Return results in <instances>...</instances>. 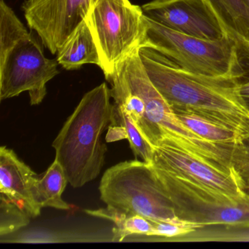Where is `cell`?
<instances>
[{
  "instance_id": "1",
  "label": "cell",
  "mask_w": 249,
  "mask_h": 249,
  "mask_svg": "<svg viewBox=\"0 0 249 249\" xmlns=\"http://www.w3.org/2000/svg\"><path fill=\"white\" fill-rule=\"evenodd\" d=\"M140 56L156 88L173 109L207 118L249 135V110L241 95V75L209 76L189 72L158 52L140 47Z\"/></svg>"
},
{
  "instance_id": "2",
  "label": "cell",
  "mask_w": 249,
  "mask_h": 249,
  "mask_svg": "<svg viewBox=\"0 0 249 249\" xmlns=\"http://www.w3.org/2000/svg\"><path fill=\"white\" fill-rule=\"evenodd\" d=\"M111 98L106 83L85 94L52 143L72 187H82L101 173L107 152L102 135L111 124Z\"/></svg>"
},
{
  "instance_id": "3",
  "label": "cell",
  "mask_w": 249,
  "mask_h": 249,
  "mask_svg": "<svg viewBox=\"0 0 249 249\" xmlns=\"http://www.w3.org/2000/svg\"><path fill=\"white\" fill-rule=\"evenodd\" d=\"M58 65L45 56L12 8L0 0V100L27 91L31 106L40 104L48 83L59 73Z\"/></svg>"
},
{
  "instance_id": "4",
  "label": "cell",
  "mask_w": 249,
  "mask_h": 249,
  "mask_svg": "<svg viewBox=\"0 0 249 249\" xmlns=\"http://www.w3.org/2000/svg\"><path fill=\"white\" fill-rule=\"evenodd\" d=\"M140 47L126 56L116 67L118 72L141 98L144 119L140 132L155 146L164 138L182 149L215 165L227 166L230 151L224 143L209 142L188 129L175 114L145 71L139 53ZM114 71V72H115Z\"/></svg>"
},
{
  "instance_id": "5",
  "label": "cell",
  "mask_w": 249,
  "mask_h": 249,
  "mask_svg": "<svg viewBox=\"0 0 249 249\" xmlns=\"http://www.w3.org/2000/svg\"><path fill=\"white\" fill-rule=\"evenodd\" d=\"M141 47L149 48L181 69L209 76L246 75L237 45L230 37L205 40L168 28L145 15Z\"/></svg>"
},
{
  "instance_id": "6",
  "label": "cell",
  "mask_w": 249,
  "mask_h": 249,
  "mask_svg": "<svg viewBox=\"0 0 249 249\" xmlns=\"http://www.w3.org/2000/svg\"><path fill=\"white\" fill-rule=\"evenodd\" d=\"M99 189L100 199L107 207L127 215L153 221L178 218L151 164L145 161L130 160L110 167L102 177Z\"/></svg>"
},
{
  "instance_id": "7",
  "label": "cell",
  "mask_w": 249,
  "mask_h": 249,
  "mask_svg": "<svg viewBox=\"0 0 249 249\" xmlns=\"http://www.w3.org/2000/svg\"><path fill=\"white\" fill-rule=\"evenodd\" d=\"M142 7L129 0H96L87 20L98 51L100 69L108 79L116 67L141 47L145 24Z\"/></svg>"
},
{
  "instance_id": "8",
  "label": "cell",
  "mask_w": 249,
  "mask_h": 249,
  "mask_svg": "<svg viewBox=\"0 0 249 249\" xmlns=\"http://www.w3.org/2000/svg\"><path fill=\"white\" fill-rule=\"evenodd\" d=\"M174 206L176 216L202 227H249V199L237 202L189 179L151 164Z\"/></svg>"
},
{
  "instance_id": "9",
  "label": "cell",
  "mask_w": 249,
  "mask_h": 249,
  "mask_svg": "<svg viewBox=\"0 0 249 249\" xmlns=\"http://www.w3.org/2000/svg\"><path fill=\"white\" fill-rule=\"evenodd\" d=\"M153 165L189 179L208 189L223 194L237 202L249 199L231 169L226 170L208 162L167 138L154 146Z\"/></svg>"
},
{
  "instance_id": "10",
  "label": "cell",
  "mask_w": 249,
  "mask_h": 249,
  "mask_svg": "<svg viewBox=\"0 0 249 249\" xmlns=\"http://www.w3.org/2000/svg\"><path fill=\"white\" fill-rule=\"evenodd\" d=\"M96 0H25L22 10L27 24L56 54L78 25L87 18Z\"/></svg>"
},
{
  "instance_id": "11",
  "label": "cell",
  "mask_w": 249,
  "mask_h": 249,
  "mask_svg": "<svg viewBox=\"0 0 249 249\" xmlns=\"http://www.w3.org/2000/svg\"><path fill=\"white\" fill-rule=\"evenodd\" d=\"M142 9L148 18L183 34L212 40L226 36L203 0H152Z\"/></svg>"
},
{
  "instance_id": "12",
  "label": "cell",
  "mask_w": 249,
  "mask_h": 249,
  "mask_svg": "<svg viewBox=\"0 0 249 249\" xmlns=\"http://www.w3.org/2000/svg\"><path fill=\"white\" fill-rule=\"evenodd\" d=\"M37 176L14 150L3 145L0 148V192L17 203L32 217L40 215L31 193L33 179Z\"/></svg>"
},
{
  "instance_id": "13",
  "label": "cell",
  "mask_w": 249,
  "mask_h": 249,
  "mask_svg": "<svg viewBox=\"0 0 249 249\" xmlns=\"http://www.w3.org/2000/svg\"><path fill=\"white\" fill-rule=\"evenodd\" d=\"M227 37L237 45L239 53H249V10L243 0H203Z\"/></svg>"
},
{
  "instance_id": "14",
  "label": "cell",
  "mask_w": 249,
  "mask_h": 249,
  "mask_svg": "<svg viewBox=\"0 0 249 249\" xmlns=\"http://www.w3.org/2000/svg\"><path fill=\"white\" fill-rule=\"evenodd\" d=\"M56 60L67 71H77L87 64L100 67L98 51L87 20H84L58 50Z\"/></svg>"
},
{
  "instance_id": "15",
  "label": "cell",
  "mask_w": 249,
  "mask_h": 249,
  "mask_svg": "<svg viewBox=\"0 0 249 249\" xmlns=\"http://www.w3.org/2000/svg\"><path fill=\"white\" fill-rule=\"evenodd\" d=\"M68 180L63 167L56 160L41 176H36L31 185V193L36 208L46 207L68 211L71 209L62 198Z\"/></svg>"
},
{
  "instance_id": "16",
  "label": "cell",
  "mask_w": 249,
  "mask_h": 249,
  "mask_svg": "<svg viewBox=\"0 0 249 249\" xmlns=\"http://www.w3.org/2000/svg\"><path fill=\"white\" fill-rule=\"evenodd\" d=\"M91 216L104 218L114 224L113 241L122 242L132 235L150 237L153 230L151 220L140 215H127L114 208L106 207L97 210H84Z\"/></svg>"
},
{
  "instance_id": "17",
  "label": "cell",
  "mask_w": 249,
  "mask_h": 249,
  "mask_svg": "<svg viewBox=\"0 0 249 249\" xmlns=\"http://www.w3.org/2000/svg\"><path fill=\"white\" fill-rule=\"evenodd\" d=\"M173 110L178 119L188 129L205 141L218 143H230L243 138L235 131L203 116L180 109Z\"/></svg>"
},
{
  "instance_id": "18",
  "label": "cell",
  "mask_w": 249,
  "mask_h": 249,
  "mask_svg": "<svg viewBox=\"0 0 249 249\" xmlns=\"http://www.w3.org/2000/svg\"><path fill=\"white\" fill-rule=\"evenodd\" d=\"M110 125L119 126L124 130L126 139L136 158L140 157L147 164H152L154 148L141 133L136 125L127 113L117 105L113 103V118Z\"/></svg>"
},
{
  "instance_id": "19",
  "label": "cell",
  "mask_w": 249,
  "mask_h": 249,
  "mask_svg": "<svg viewBox=\"0 0 249 249\" xmlns=\"http://www.w3.org/2000/svg\"><path fill=\"white\" fill-rule=\"evenodd\" d=\"M170 242H249V227L208 226L175 237Z\"/></svg>"
},
{
  "instance_id": "20",
  "label": "cell",
  "mask_w": 249,
  "mask_h": 249,
  "mask_svg": "<svg viewBox=\"0 0 249 249\" xmlns=\"http://www.w3.org/2000/svg\"><path fill=\"white\" fill-rule=\"evenodd\" d=\"M31 218L21 205L1 194L0 235H7L26 227Z\"/></svg>"
},
{
  "instance_id": "21",
  "label": "cell",
  "mask_w": 249,
  "mask_h": 249,
  "mask_svg": "<svg viewBox=\"0 0 249 249\" xmlns=\"http://www.w3.org/2000/svg\"><path fill=\"white\" fill-rule=\"evenodd\" d=\"M230 167L237 176L243 190L249 194V135L231 144Z\"/></svg>"
},
{
  "instance_id": "22",
  "label": "cell",
  "mask_w": 249,
  "mask_h": 249,
  "mask_svg": "<svg viewBox=\"0 0 249 249\" xmlns=\"http://www.w3.org/2000/svg\"><path fill=\"white\" fill-rule=\"evenodd\" d=\"M153 230L150 237H157L160 241L170 242L179 236L195 231L202 227L193 223L178 219L173 221H153Z\"/></svg>"
},
{
  "instance_id": "23",
  "label": "cell",
  "mask_w": 249,
  "mask_h": 249,
  "mask_svg": "<svg viewBox=\"0 0 249 249\" xmlns=\"http://www.w3.org/2000/svg\"><path fill=\"white\" fill-rule=\"evenodd\" d=\"M240 92H241L242 97L249 110V81L242 83Z\"/></svg>"
},
{
  "instance_id": "24",
  "label": "cell",
  "mask_w": 249,
  "mask_h": 249,
  "mask_svg": "<svg viewBox=\"0 0 249 249\" xmlns=\"http://www.w3.org/2000/svg\"><path fill=\"white\" fill-rule=\"evenodd\" d=\"M243 2H245V4H246V6H247L249 10V0H243Z\"/></svg>"
},
{
  "instance_id": "25",
  "label": "cell",
  "mask_w": 249,
  "mask_h": 249,
  "mask_svg": "<svg viewBox=\"0 0 249 249\" xmlns=\"http://www.w3.org/2000/svg\"><path fill=\"white\" fill-rule=\"evenodd\" d=\"M249 59V53L248 55H246V56H243V57L240 58V60H243V59Z\"/></svg>"
}]
</instances>
